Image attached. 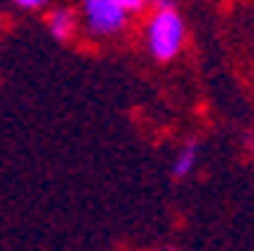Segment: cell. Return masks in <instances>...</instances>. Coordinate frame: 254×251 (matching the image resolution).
<instances>
[{
    "label": "cell",
    "mask_w": 254,
    "mask_h": 251,
    "mask_svg": "<svg viewBox=\"0 0 254 251\" xmlns=\"http://www.w3.org/2000/svg\"><path fill=\"white\" fill-rule=\"evenodd\" d=\"M76 12H70V9H64V6H58V9H49V15H46V27H49V34L58 40V43H67V40H73V34H76Z\"/></svg>",
    "instance_id": "3"
},
{
    "label": "cell",
    "mask_w": 254,
    "mask_h": 251,
    "mask_svg": "<svg viewBox=\"0 0 254 251\" xmlns=\"http://www.w3.org/2000/svg\"><path fill=\"white\" fill-rule=\"evenodd\" d=\"M197 164H200V145L190 139V142H185L179 151H176V161H173V179H188V176H194V170H197Z\"/></svg>",
    "instance_id": "4"
},
{
    "label": "cell",
    "mask_w": 254,
    "mask_h": 251,
    "mask_svg": "<svg viewBox=\"0 0 254 251\" xmlns=\"http://www.w3.org/2000/svg\"><path fill=\"white\" fill-rule=\"evenodd\" d=\"M127 12L118 0H82V24L94 40H112L127 27Z\"/></svg>",
    "instance_id": "2"
},
{
    "label": "cell",
    "mask_w": 254,
    "mask_h": 251,
    "mask_svg": "<svg viewBox=\"0 0 254 251\" xmlns=\"http://www.w3.org/2000/svg\"><path fill=\"white\" fill-rule=\"evenodd\" d=\"M161 251H173V248H161Z\"/></svg>",
    "instance_id": "7"
},
{
    "label": "cell",
    "mask_w": 254,
    "mask_h": 251,
    "mask_svg": "<svg viewBox=\"0 0 254 251\" xmlns=\"http://www.w3.org/2000/svg\"><path fill=\"white\" fill-rule=\"evenodd\" d=\"M185 40H188V30H185V18L176 9V3L173 0H154L151 15L145 21L148 55L154 61H161V64H167V61L179 58V52L185 49Z\"/></svg>",
    "instance_id": "1"
},
{
    "label": "cell",
    "mask_w": 254,
    "mask_h": 251,
    "mask_svg": "<svg viewBox=\"0 0 254 251\" xmlns=\"http://www.w3.org/2000/svg\"><path fill=\"white\" fill-rule=\"evenodd\" d=\"M118 3L130 12V15H136V12H142V9L148 6V0H118Z\"/></svg>",
    "instance_id": "6"
},
{
    "label": "cell",
    "mask_w": 254,
    "mask_h": 251,
    "mask_svg": "<svg viewBox=\"0 0 254 251\" xmlns=\"http://www.w3.org/2000/svg\"><path fill=\"white\" fill-rule=\"evenodd\" d=\"M12 6H18V9H24V12H37V9L49 6V0H12Z\"/></svg>",
    "instance_id": "5"
}]
</instances>
